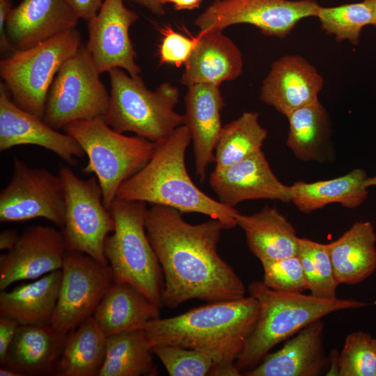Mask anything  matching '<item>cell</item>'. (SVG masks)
I'll list each match as a JSON object with an SVG mask.
<instances>
[{
  "instance_id": "1",
  "label": "cell",
  "mask_w": 376,
  "mask_h": 376,
  "mask_svg": "<svg viewBox=\"0 0 376 376\" xmlns=\"http://www.w3.org/2000/svg\"><path fill=\"white\" fill-rule=\"evenodd\" d=\"M223 229L213 219L189 224L170 207L148 209L146 230L163 272L164 305L173 308L191 299L217 302L245 297L242 279L217 252Z\"/></svg>"
},
{
  "instance_id": "2",
  "label": "cell",
  "mask_w": 376,
  "mask_h": 376,
  "mask_svg": "<svg viewBox=\"0 0 376 376\" xmlns=\"http://www.w3.org/2000/svg\"><path fill=\"white\" fill-rule=\"evenodd\" d=\"M259 309L257 299L249 295L152 320L141 329L151 347L178 345L208 354L214 364L209 375L238 376L241 373L235 363L255 327Z\"/></svg>"
},
{
  "instance_id": "3",
  "label": "cell",
  "mask_w": 376,
  "mask_h": 376,
  "mask_svg": "<svg viewBox=\"0 0 376 376\" xmlns=\"http://www.w3.org/2000/svg\"><path fill=\"white\" fill-rule=\"evenodd\" d=\"M191 140L189 129L182 125L154 142L150 160L123 183L116 198L203 214L221 222L225 229L233 228L239 212L203 192L188 174L185 152Z\"/></svg>"
},
{
  "instance_id": "4",
  "label": "cell",
  "mask_w": 376,
  "mask_h": 376,
  "mask_svg": "<svg viewBox=\"0 0 376 376\" xmlns=\"http://www.w3.org/2000/svg\"><path fill=\"white\" fill-rule=\"evenodd\" d=\"M248 291L257 299L260 309L255 327L235 363L241 375L256 367L276 345L311 322L338 311L370 304L353 299H324L311 295L276 291L263 281L251 283Z\"/></svg>"
},
{
  "instance_id": "5",
  "label": "cell",
  "mask_w": 376,
  "mask_h": 376,
  "mask_svg": "<svg viewBox=\"0 0 376 376\" xmlns=\"http://www.w3.org/2000/svg\"><path fill=\"white\" fill-rule=\"evenodd\" d=\"M109 210L115 228L104 248L115 283L133 285L161 308L164 275L146 230V203L116 198Z\"/></svg>"
},
{
  "instance_id": "6",
  "label": "cell",
  "mask_w": 376,
  "mask_h": 376,
  "mask_svg": "<svg viewBox=\"0 0 376 376\" xmlns=\"http://www.w3.org/2000/svg\"><path fill=\"white\" fill-rule=\"evenodd\" d=\"M108 73L111 91L103 118L111 128L155 142L184 125L183 115L174 110L179 101L176 86L164 82L150 91L140 76L132 77L120 68Z\"/></svg>"
},
{
  "instance_id": "7",
  "label": "cell",
  "mask_w": 376,
  "mask_h": 376,
  "mask_svg": "<svg viewBox=\"0 0 376 376\" xmlns=\"http://www.w3.org/2000/svg\"><path fill=\"white\" fill-rule=\"evenodd\" d=\"M63 129L87 155L88 164L83 171L95 175L108 209L120 187L148 163L154 150V142L118 132L102 117L73 121Z\"/></svg>"
},
{
  "instance_id": "8",
  "label": "cell",
  "mask_w": 376,
  "mask_h": 376,
  "mask_svg": "<svg viewBox=\"0 0 376 376\" xmlns=\"http://www.w3.org/2000/svg\"><path fill=\"white\" fill-rule=\"evenodd\" d=\"M75 28L33 47L15 49L0 61V75L13 101L43 119L49 91L62 64L81 45Z\"/></svg>"
},
{
  "instance_id": "9",
  "label": "cell",
  "mask_w": 376,
  "mask_h": 376,
  "mask_svg": "<svg viewBox=\"0 0 376 376\" xmlns=\"http://www.w3.org/2000/svg\"><path fill=\"white\" fill-rule=\"evenodd\" d=\"M86 45L81 44L56 73L48 93L44 121L56 130L79 120L104 116L109 94Z\"/></svg>"
},
{
  "instance_id": "10",
  "label": "cell",
  "mask_w": 376,
  "mask_h": 376,
  "mask_svg": "<svg viewBox=\"0 0 376 376\" xmlns=\"http://www.w3.org/2000/svg\"><path fill=\"white\" fill-rule=\"evenodd\" d=\"M58 174L65 193L64 225L61 231L67 250L84 253L102 265H109L104 241L115 228L109 209L103 203L97 178H79L68 166Z\"/></svg>"
},
{
  "instance_id": "11",
  "label": "cell",
  "mask_w": 376,
  "mask_h": 376,
  "mask_svg": "<svg viewBox=\"0 0 376 376\" xmlns=\"http://www.w3.org/2000/svg\"><path fill=\"white\" fill-rule=\"evenodd\" d=\"M65 193L59 175L13 158L11 178L0 191V221L44 218L62 228Z\"/></svg>"
},
{
  "instance_id": "12",
  "label": "cell",
  "mask_w": 376,
  "mask_h": 376,
  "mask_svg": "<svg viewBox=\"0 0 376 376\" xmlns=\"http://www.w3.org/2000/svg\"><path fill=\"white\" fill-rule=\"evenodd\" d=\"M51 325L68 334L93 315L100 302L114 284L109 265H102L84 253L67 250Z\"/></svg>"
},
{
  "instance_id": "13",
  "label": "cell",
  "mask_w": 376,
  "mask_h": 376,
  "mask_svg": "<svg viewBox=\"0 0 376 376\" xmlns=\"http://www.w3.org/2000/svg\"><path fill=\"white\" fill-rule=\"evenodd\" d=\"M320 7L314 0H215L194 24L205 31L248 24L267 36L283 38L301 19L316 17Z\"/></svg>"
},
{
  "instance_id": "14",
  "label": "cell",
  "mask_w": 376,
  "mask_h": 376,
  "mask_svg": "<svg viewBox=\"0 0 376 376\" xmlns=\"http://www.w3.org/2000/svg\"><path fill=\"white\" fill-rule=\"evenodd\" d=\"M138 19L123 0H104L97 13L87 22L86 45L100 74L120 68L132 77L140 76L141 70L135 61L136 53L129 35Z\"/></svg>"
},
{
  "instance_id": "15",
  "label": "cell",
  "mask_w": 376,
  "mask_h": 376,
  "mask_svg": "<svg viewBox=\"0 0 376 376\" xmlns=\"http://www.w3.org/2000/svg\"><path fill=\"white\" fill-rule=\"evenodd\" d=\"M66 251L61 230L41 225L28 227L15 246L0 256V290L61 269Z\"/></svg>"
},
{
  "instance_id": "16",
  "label": "cell",
  "mask_w": 376,
  "mask_h": 376,
  "mask_svg": "<svg viewBox=\"0 0 376 376\" xmlns=\"http://www.w3.org/2000/svg\"><path fill=\"white\" fill-rule=\"evenodd\" d=\"M209 182L218 201L231 207L246 200L287 203L292 196L291 186L278 180L261 149L224 169H214Z\"/></svg>"
},
{
  "instance_id": "17",
  "label": "cell",
  "mask_w": 376,
  "mask_h": 376,
  "mask_svg": "<svg viewBox=\"0 0 376 376\" xmlns=\"http://www.w3.org/2000/svg\"><path fill=\"white\" fill-rule=\"evenodd\" d=\"M6 85L0 83V151L22 145H34L49 150L69 164L85 152L67 133L53 128L43 119L23 110L14 103Z\"/></svg>"
},
{
  "instance_id": "18",
  "label": "cell",
  "mask_w": 376,
  "mask_h": 376,
  "mask_svg": "<svg viewBox=\"0 0 376 376\" xmlns=\"http://www.w3.org/2000/svg\"><path fill=\"white\" fill-rule=\"evenodd\" d=\"M324 79L316 68L299 55H285L274 61L260 89L262 102L287 116L318 100Z\"/></svg>"
},
{
  "instance_id": "19",
  "label": "cell",
  "mask_w": 376,
  "mask_h": 376,
  "mask_svg": "<svg viewBox=\"0 0 376 376\" xmlns=\"http://www.w3.org/2000/svg\"><path fill=\"white\" fill-rule=\"evenodd\" d=\"M79 17L66 0H22L6 22V33L17 49L33 47L75 28Z\"/></svg>"
},
{
  "instance_id": "20",
  "label": "cell",
  "mask_w": 376,
  "mask_h": 376,
  "mask_svg": "<svg viewBox=\"0 0 376 376\" xmlns=\"http://www.w3.org/2000/svg\"><path fill=\"white\" fill-rule=\"evenodd\" d=\"M184 125L193 141L196 173L203 181L206 169L214 162V150L222 130L224 101L219 86L197 84L187 86Z\"/></svg>"
},
{
  "instance_id": "21",
  "label": "cell",
  "mask_w": 376,
  "mask_h": 376,
  "mask_svg": "<svg viewBox=\"0 0 376 376\" xmlns=\"http://www.w3.org/2000/svg\"><path fill=\"white\" fill-rule=\"evenodd\" d=\"M324 324L321 319L300 329L279 350L267 353L245 376H317L329 359L324 349Z\"/></svg>"
},
{
  "instance_id": "22",
  "label": "cell",
  "mask_w": 376,
  "mask_h": 376,
  "mask_svg": "<svg viewBox=\"0 0 376 376\" xmlns=\"http://www.w3.org/2000/svg\"><path fill=\"white\" fill-rule=\"evenodd\" d=\"M223 31H199L197 42L185 64L180 82L189 86L197 84L220 86L237 78L243 70L242 54Z\"/></svg>"
},
{
  "instance_id": "23",
  "label": "cell",
  "mask_w": 376,
  "mask_h": 376,
  "mask_svg": "<svg viewBox=\"0 0 376 376\" xmlns=\"http://www.w3.org/2000/svg\"><path fill=\"white\" fill-rule=\"evenodd\" d=\"M66 336L51 324L19 325L1 366L14 368L24 376L55 375Z\"/></svg>"
},
{
  "instance_id": "24",
  "label": "cell",
  "mask_w": 376,
  "mask_h": 376,
  "mask_svg": "<svg viewBox=\"0 0 376 376\" xmlns=\"http://www.w3.org/2000/svg\"><path fill=\"white\" fill-rule=\"evenodd\" d=\"M376 233L371 222L359 221L336 240L326 244L336 282L358 284L376 269Z\"/></svg>"
},
{
  "instance_id": "25",
  "label": "cell",
  "mask_w": 376,
  "mask_h": 376,
  "mask_svg": "<svg viewBox=\"0 0 376 376\" xmlns=\"http://www.w3.org/2000/svg\"><path fill=\"white\" fill-rule=\"evenodd\" d=\"M250 251L260 261L297 256L295 228L276 209L266 206L251 215L237 217Z\"/></svg>"
},
{
  "instance_id": "26",
  "label": "cell",
  "mask_w": 376,
  "mask_h": 376,
  "mask_svg": "<svg viewBox=\"0 0 376 376\" xmlns=\"http://www.w3.org/2000/svg\"><path fill=\"white\" fill-rule=\"evenodd\" d=\"M62 277L61 269L35 281L0 292V316L22 324H51Z\"/></svg>"
},
{
  "instance_id": "27",
  "label": "cell",
  "mask_w": 376,
  "mask_h": 376,
  "mask_svg": "<svg viewBox=\"0 0 376 376\" xmlns=\"http://www.w3.org/2000/svg\"><path fill=\"white\" fill-rule=\"evenodd\" d=\"M159 308L133 285L114 283L93 316L109 337L141 329L146 322L160 318Z\"/></svg>"
},
{
  "instance_id": "28",
  "label": "cell",
  "mask_w": 376,
  "mask_h": 376,
  "mask_svg": "<svg viewBox=\"0 0 376 376\" xmlns=\"http://www.w3.org/2000/svg\"><path fill=\"white\" fill-rule=\"evenodd\" d=\"M367 178L364 170L355 169L331 180L297 182L291 186V201L304 213L312 212L333 203L354 209L367 198L368 191L364 186Z\"/></svg>"
},
{
  "instance_id": "29",
  "label": "cell",
  "mask_w": 376,
  "mask_h": 376,
  "mask_svg": "<svg viewBox=\"0 0 376 376\" xmlns=\"http://www.w3.org/2000/svg\"><path fill=\"white\" fill-rule=\"evenodd\" d=\"M107 336L90 317L70 331L56 366L57 376H99L107 351Z\"/></svg>"
},
{
  "instance_id": "30",
  "label": "cell",
  "mask_w": 376,
  "mask_h": 376,
  "mask_svg": "<svg viewBox=\"0 0 376 376\" xmlns=\"http://www.w3.org/2000/svg\"><path fill=\"white\" fill-rule=\"evenodd\" d=\"M151 353L152 347L143 329L109 336L99 376L157 375L159 372Z\"/></svg>"
},
{
  "instance_id": "31",
  "label": "cell",
  "mask_w": 376,
  "mask_h": 376,
  "mask_svg": "<svg viewBox=\"0 0 376 376\" xmlns=\"http://www.w3.org/2000/svg\"><path fill=\"white\" fill-rule=\"evenodd\" d=\"M289 123L287 146L301 161H320L328 143L331 122L318 100L294 110L287 116Z\"/></svg>"
},
{
  "instance_id": "32",
  "label": "cell",
  "mask_w": 376,
  "mask_h": 376,
  "mask_svg": "<svg viewBox=\"0 0 376 376\" xmlns=\"http://www.w3.org/2000/svg\"><path fill=\"white\" fill-rule=\"evenodd\" d=\"M267 134L256 112H244L224 125L214 150V170L224 169L260 150Z\"/></svg>"
},
{
  "instance_id": "33",
  "label": "cell",
  "mask_w": 376,
  "mask_h": 376,
  "mask_svg": "<svg viewBox=\"0 0 376 376\" xmlns=\"http://www.w3.org/2000/svg\"><path fill=\"white\" fill-rule=\"evenodd\" d=\"M297 256L302 265L311 295L324 299L336 297V282L331 258L326 244L307 238H299Z\"/></svg>"
},
{
  "instance_id": "34",
  "label": "cell",
  "mask_w": 376,
  "mask_h": 376,
  "mask_svg": "<svg viewBox=\"0 0 376 376\" xmlns=\"http://www.w3.org/2000/svg\"><path fill=\"white\" fill-rule=\"evenodd\" d=\"M316 17L327 34L334 36L338 42L347 40L354 46L359 42L363 27L374 22L372 10L363 0L334 7L320 6Z\"/></svg>"
},
{
  "instance_id": "35",
  "label": "cell",
  "mask_w": 376,
  "mask_h": 376,
  "mask_svg": "<svg viewBox=\"0 0 376 376\" xmlns=\"http://www.w3.org/2000/svg\"><path fill=\"white\" fill-rule=\"evenodd\" d=\"M375 338L361 330L350 334L338 355V375L375 376Z\"/></svg>"
},
{
  "instance_id": "36",
  "label": "cell",
  "mask_w": 376,
  "mask_h": 376,
  "mask_svg": "<svg viewBox=\"0 0 376 376\" xmlns=\"http://www.w3.org/2000/svg\"><path fill=\"white\" fill-rule=\"evenodd\" d=\"M152 352L170 376L209 375L214 365L208 354L178 345H156L152 347Z\"/></svg>"
},
{
  "instance_id": "37",
  "label": "cell",
  "mask_w": 376,
  "mask_h": 376,
  "mask_svg": "<svg viewBox=\"0 0 376 376\" xmlns=\"http://www.w3.org/2000/svg\"><path fill=\"white\" fill-rule=\"evenodd\" d=\"M263 281L268 288L279 292L301 293L307 290L303 268L297 256L260 262Z\"/></svg>"
},
{
  "instance_id": "38",
  "label": "cell",
  "mask_w": 376,
  "mask_h": 376,
  "mask_svg": "<svg viewBox=\"0 0 376 376\" xmlns=\"http://www.w3.org/2000/svg\"><path fill=\"white\" fill-rule=\"evenodd\" d=\"M159 31L162 36L158 49L159 63L176 67L185 65L196 44L197 36L189 38L170 26H164Z\"/></svg>"
},
{
  "instance_id": "39",
  "label": "cell",
  "mask_w": 376,
  "mask_h": 376,
  "mask_svg": "<svg viewBox=\"0 0 376 376\" xmlns=\"http://www.w3.org/2000/svg\"><path fill=\"white\" fill-rule=\"evenodd\" d=\"M19 323L15 320L0 316V363L6 357L8 350L14 339Z\"/></svg>"
},
{
  "instance_id": "40",
  "label": "cell",
  "mask_w": 376,
  "mask_h": 376,
  "mask_svg": "<svg viewBox=\"0 0 376 376\" xmlns=\"http://www.w3.org/2000/svg\"><path fill=\"white\" fill-rule=\"evenodd\" d=\"M13 2L11 0H0V51L1 54L13 52L15 47L10 42L6 33V22L12 11Z\"/></svg>"
},
{
  "instance_id": "41",
  "label": "cell",
  "mask_w": 376,
  "mask_h": 376,
  "mask_svg": "<svg viewBox=\"0 0 376 376\" xmlns=\"http://www.w3.org/2000/svg\"><path fill=\"white\" fill-rule=\"evenodd\" d=\"M79 19L89 21L99 11L104 0H66Z\"/></svg>"
},
{
  "instance_id": "42",
  "label": "cell",
  "mask_w": 376,
  "mask_h": 376,
  "mask_svg": "<svg viewBox=\"0 0 376 376\" xmlns=\"http://www.w3.org/2000/svg\"><path fill=\"white\" fill-rule=\"evenodd\" d=\"M19 234L15 229H7L0 234V250H10L16 244Z\"/></svg>"
},
{
  "instance_id": "43",
  "label": "cell",
  "mask_w": 376,
  "mask_h": 376,
  "mask_svg": "<svg viewBox=\"0 0 376 376\" xmlns=\"http://www.w3.org/2000/svg\"><path fill=\"white\" fill-rule=\"evenodd\" d=\"M162 5L172 3L177 10H194L200 7L202 0H160Z\"/></svg>"
},
{
  "instance_id": "44",
  "label": "cell",
  "mask_w": 376,
  "mask_h": 376,
  "mask_svg": "<svg viewBox=\"0 0 376 376\" xmlns=\"http://www.w3.org/2000/svg\"><path fill=\"white\" fill-rule=\"evenodd\" d=\"M142 6L153 14L162 15L165 13L164 6L160 0H127Z\"/></svg>"
},
{
  "instance_id": "45",
  "label": "cell",
  "mask_w": 376,
  "mask_h": 376,
  "mask_svg": "<svg viewBox=\"0 0 376 376\" xmlns=\"http://www.w3.org/2000/svg\"><path fill=\"white\" fill-rule=\"evenodd\" d=\"M1 376H24L22 373L8 366H1Z\"/></svg>"
},
{
  "instance_id": "46",
  "label": "cell",
  "mask_w": 376,
  "mask_h": 376,
  "mask_svg": "<svg viewBox=\"0 0 376 376\" xmlns=\"http://www.w3.org/2000/svg\"><path fill=\"white\" fill-rule=\"evenodd\" d=\"M370 8L373 15V19L374 22L373 26L376 29V0H363Z\"/></svg>"
},
{
  "instance_id": "47",
  "label": "cell",
  "mask_w": 376,
  "mask_h": 376,
  "mask_svg": "<svg viewBox=\"0 0 376 376\" xmlns=\"http://www.w3.org/2000/svg\"><path fill=\"white\" fill-rule=\"evenodd\" d=\"M364 186L366 188L372 186H376V174L372 177H368L364 182Z\"/></svg>"
},
{
  "instance_id": "48",
  "label": "cell",
  "mask_w": 376,
  "mask_h": 376,
  "mask_svg": "<svg viewBox=\"0 0 376 376\" xmlns=\"http://www.w3.org/2000/svg\"><path fill=\"white\" fill-rule=\"evenodd\" d=\"M375 350H376V338H375ZM375 376H376V369H375Z\"/></svg>"
}]
</instances>
